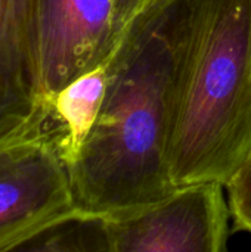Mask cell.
Here are the masks:
<instances>
[{"mask_svg": "<svg viewBox=\"0 0 251 252\" xmlns=\"http://www.w3.org/2000/svg\"><path fill=\"white\" fill-rule=\"evenodd\" d=\"M38 102L37 0H0V130Z\"/></svg>", "mask_w": 251, "mask_h": 252, "instance_id": "6", "label": "cell"}, {"mask_svg": "<svg viewBox=\"0 0 251 252\" xmlns=\"http://www.w3.org/2000/svg\"><path fill=\"white\" fill-rule=\"evenodd\" d=\"M158 0H37L38 97L107 62L130 25Z\"/></svg>", "mask_w": 251, "mask_h": 252, "instance_id": "4", "label": "cell"}, {"mask_svg": "<svg viewBox=\"0 0 251 252\" xmlns=\"http://www.w3.org/2000/svg\"><path fill=\"white\" fill-rule=\"evenodd\" d=\"M108 77V61L70 81L49 100L52 131L62 159L68 165L77 158L99 115Z\"/></svg>", "mask_w": 251, "mask_h": 252, "instance_id": "7", "label": "cell"}, {"mask_svg": "<svg viewBox=\"0 0 251 252\" xmlns=\"http://www.w3.org/2000/svg\"><path fill=\"white\" fill-rule=\"evenodd\" d=\"M109 219L112 252H222L231 210L225 185L178 188L145 208Z\"/></svg>", "mask_w": 251, "mask_h": 252, "instance_id": "5", "label": "cell"}, {"mask_svg": "<svg viewBox=\"0 0 251 252\" xmlns=\"http://www.w3.org/2000/svg\"><path fill=\"white\" fill-rule=\"evenodd\" d=\"M19 251L112 252L109 219L77 208L47 226Z\"/></svg>", "mask_w": 251, "mask_h": 252, "instance_id": "8", "label": "cell"}, {"mask_svg": "<svg viewBox=\"0 0 251 252\" xmlns=\"http://www.w3.org/2000/svg\"><path fill=\"white\" fill-rule=\"evenodd\" d=\"M251 155V0H200L169 148L180 188L226 185Z\"/></svg>", "mask_w": 251, "mask_h": 252, "instance_id": "2", "label": "cell"}, {"mask_svg": "<svg viewBox=\"0 0 251 252\" xmlns=\"http://www.w3.org/2000/svg\"><path fill=\"white\" fill-rule=\"evenodd\" d=\"M225 189L234 227L251 233V155L229 179Z\"/></svg>", "mask_w": 251, "mask_h": 252, "instance_id": "9", "label": "cell"}, {"mask_svg": "<svg viewBox=\"0 0 251 252\" xmlns=\"http://www.w3.org/2000/svg\"><path fill=\"white\" fill-rule=\"evenodd\" d=\"M198 1L158 0L109 56L99 115L68 165L77 208L117 217L178 189L169 148Z\"/></svg>", "mask_w": 251, "mask_h": 252, "instance_id": "1", "label": "cell"}, {"mask_svg": "<svg viewBox=\"0 0 251 252\" xmlns=\"http://www.w3.org/2000/svg\"><path fill=\"white\" fill-rule=\"evenodd\" d=\"M77 210L70 173L52 131L47 102L0 130V252Z\"/></svg>", "mask_w": 251, "mask_h": 252, "instance_id": "3", "label": "cell"}]
</instances>
